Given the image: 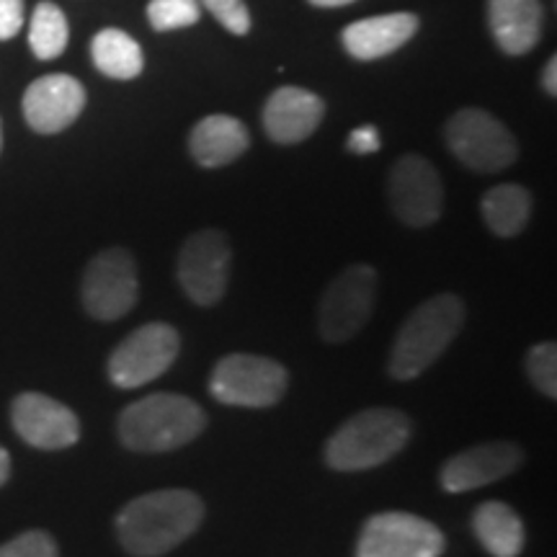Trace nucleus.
Wrapping results in <instances>:
<instances>
[{"label": "nucleus", "mask_w": 557, "mask_h": 557, "mask_svg": "<svg viewBox=\"0 0 557 557\" xmlns=\"http://www.w3.org/2000/svg\"><path fill=\"white\" fill-rule=\"evenodd\" d=\"M524 459V449L517 442H485L447 459L438 472V483L447 493H470L513 475Z\"/></svg>", "instance_id": "obj_14"}, {"label": "nucleus", "mask_w": 557, "mask_h": 557, "mask_svg": "<svg viewBox=\"0 0 557 557\" xmlns=\"http://www.w3.org/2000/svg\"><path fill=\"white\" fill-rule=\"evenodd\" d=\"M308 3L315 5V9H341V5H351L357 0H308Z\"/></svg>", "instance_id": "obj_32"}, {"label": "nucleus", "mask_w": 557, "mask_h": 557, "mask_svg": "<svg viewBox=\"0 0 557 557\" xmlns=\"http://www.w3.org/2000/svg\"><path fill=\"white\" fill-rule=\"evenodd\" d=\"M346 148L348 152H354V156H372V152H377L382 148V137L377 127H372V124H361L348 135L346 139Z\"/></svg>", "instance_id": "obj_29"}, {"label": "nucleus", "mask_w": 557, "mask_h": 557, "mask_svg": "<svg viewBox=\"0 0 557 557\" xmlns=\"http://www.w3.org/2000/svg\"><path fill=\"white\" fill-rule=\"evenodd\" d=\"M413 423L398 408H369L333 431L325 444V465L336 472L380 468L408 447Z\"/></svg>", "instance_id": "obj_4"}, {"label": "nucleus", "mask_w": 557, "mask_h": 557, "mask_svg": "<svg viewBox=\"0 0 557 557\" xmlns=\"http://www.w3.org/2000/svg\"><path fill=\"white\" fill-rule=\"evenodd\" d=\"M0 150H3V122H0Z\"/></svg>", "instance_id": "obj_33"}, {"label": "nucleus", "mask_w": 557, "mask_h": 557, "mask_svg": "<svg viewBox=\"0 0 557 557\" xmlns=\"http://www.w3.org/2000/svg\"><path fill=\"white\" fill-rule=\"evenodd\" d=\"M205 429V408L178 393H156L129 403L116 421L120 442L137 455L176 451L201 436Z\"/></svg>", "instance_id": "obj_2"}, {"label": "nucleus", "mask_w": 557, "mask_h": 557, "mask_svg": "<svg viewBox=\"0 0 557 557\" xmlns=\"http://www.w3.org/2000/svg\"><path fill=\"white\" fill-rule=\"evenodd\" d=\"M24 26V0H0V41L16 37Z\"/></svg>", "instance_id": "obj_28"}, {"label": "nucleus", "mask_w": 557, "mask_h": 557, "mask_svg": "<svg viewBox=\"0 0 557 557\" xmlns=\"http://www.w3.org/2000/svg\"><path fill=\"white\" fill-rule=\"evenodd\" d=\"M542 88L549 96H557V58H549L545 70H542Z\"/></svg>", "instance_id": "obj_30"}, {"label": "nucleus", "mask_w": 557, "mask_h": 557, "mask_svg": "<svg viewBox=\"0 0 557 557\" xmlns=\"http://www.w3.org/2000/svg\"><path fill=\"white\" fill-rule=\"evenodd\" d=\"M148 21L156 32L189 29L201 21L199 0H150Z\"/></svg>", "instance_id": "obj_24"}, {"label": "nucleus", "mask_w": 557, "mask_h": 557, "mask_svg": "<svg viewBox=\"0 0 557 557\" xmlns=\"http://www.w3.org/2000/svg\"><path fill=\"white\" fill-rule=\"evenodd\" d=\"M0 557H60V553L52 534L32 529V532L18 534V537L0 545Z\"/></svg>", "instance_id": "obj_26"}, {"label": "nucleus", "mask_w": 557, "mask_h": 557, "mask_svg": "<svg viewBox=\"0 0 557 557\" xmlns=\"http://www.w3.org/2000/svg\"><path fill=\"white\" fill-rule=\"evenodd\" d=\"M248 148V127L227 114L205 116L189 132V152L201 169H225L240 156H246Z\"/></svg>", "instance_id": "obj_19"}, {"label": "nucleus", "mask_w": 557, "mask_h": 557, "mask_svg": "<svg viewBox=\"0 0 557 557\" xmlns=\"http://www.w3.org/2000/svg\"><path fill=\"white\" fill-rule=\"evenodd\" d=\"M377 269L351 263L338 271L318 302V333L325 344H346L369 323L377 302Z\"/></svg>", "instance_id": "obj_5"}, {"label": "nucleus", "mask_w": 557, "mask_h": 557, "mask_svg": "<svg viewBox=\"0 0 557 557\" xmlns=\"http://www.w3.org/2000/svg\"><path fill=\"white\" fill-rule=\"evenodd\" d=\"M83 308L101 323H114L135 310L139 299L137 261L127 248H107L86 267L81 284Z\"/></svg>", "instance_id": "obj_8"}, {"label": "nucleus", "mask_w": 557, "mask_h": 557, "mask_svg": "<svg viewBox=\"0 0 557 557\" xmlns=\"http://www.w3.org/2000/svg\"><path fill=\"white\" fill-rule=\"evenodd\" d=\"M480 214L496 238H517L532 220V194L519 184H498L480 199Z\"/></svg>", "instance_id": "obj_21"}, {"label": "nucleus", "mask_w": 557, "mask_h": 557, "mask_svg": "<svg viewBox=\"0 0 557 557\" xmlns=\"http://www.w3.org/2000/svg\"><path fill=\"white\" fill-rule=\"evenodd\" d=\"M233 267V248L222 230L207 227L184 240L176 263L181 289L199 308H214L225 297Z\"/></svg>", "instance_id": "obj_9"}, {"label": "nucleus", "mask_w": 557, "mask_h": 557, "mask_svg": "<svg viewBox=\"0 0 557 557\" xmlns=\"http://www.w3.org/2000/svg\"><path fill=\"white\" fill-rule=\"evenodd\" d=\"M289 372L259 354H227L209 374V393L233 408H271L284 398Z\"/></svg>", "instance_id": "obj_6"}, {"label": "nucleus", "mask_w": 557, "mask_h": 557, "mask_svg": "<svg viewBox=\"0 0 557 557\" xmlns=\"http://www.w3.org/2000/svg\"><path fill=\"white\" fill-rule=\"evenodd\" d=\"M11 423L26 444L45 451L67 449L81 438L78 416L41 393H21L11 406Z\"/></svg>", "instance_id": "obj_13"}, {"label": "nucleus", "mask_w": 557, "mask_h": 557, "mask_svg": "<svg viewBox=\"0 0 557 557\" xmlns=\"http://www.w3.org/2000/svg\"><path fill=\"white\" fill-rule=\"evenodd\" d=\"M181 351L178 331L169 323H148L132 331L111 351L109 380L122 389H135L158 380L173 367Z\"/></svg>", "instance_id": "obj_10"}, {"label": "nucleus", "mask_w": 557, "mask_h": 557, "mask_svg": "<svg viewBox=\"0 0 557 557\" xmlns=\"http://www.w3.org/2000/svg\"><path fill=\"white\" fill-rule=\"evenodd\" d=\"M465 325V302L455 292H438L410 312L393 341L387 359L389 377L410 382L444 357Z\"/></svg>", "instance_id": "obj_3"}, {"label": "nucleus", "mask_w": 557, "mask_h": 557, "mask_svg": "<svg viewBox=\"0 0 557 557\" xmlns=\"http://www.w3.org/2000/svg\"><path fill=\"white\" fill-rule=\"evenodd\" d=\"M11 478V455L0 447V485H5V480Z\"/></svg>", "instance_id": "obj_31"}, {"label": "nucleus", "mask_w": 557, "mask_h": 557, "mask_svg": "<svg viewBox=\"0 0 557 557\" xmlns=\"http://www.w3.org/2000/svg\"><path fill=\"white\" fill-rule=\"evenodd\" d=\"M325 116V101L308 88L282 86L269 96L263 107V129L271 143L297 145L320 127Z\"/></svg>", "instance_id": "obj_16"}, {"label": "nucleus", "mask_w": 557, "mask_h": 557, "mask_svg": "<svg viewBox=\"0 0 557 557\" xmlns=\"http://www.w3.org/2000/svg\"><path fill=\"white\" fill-rule=\"evenodd\" d=\"M70 39V26L65 13L60 11V5L39 3L32 13V26H29V47L37 60H54L65 52Z\"/></svg>", "instance_id": "obj_23"}, {"label": "nucleus", "mask_w": 557, "mask_h": 557, "mask_svg": "<svg viewBox=\"0 0 557 557\" xmlns=\"http://www.w3.org/2000/svg\"><path fill=\"white\" fill-rule=\"evenodd\" d=\"M447 549L434 521L406 511H382L364 521L357 557H442Z\"/></svg>", "instance_id": "obj_11"}, {"label": "nucleus", "mask_w": 557, "mask_h": 557, "mask_svg": "<svg viewBox=\"0 0 557 557\" xmlns=\"http://www.w3.org/2000/svg\"><path fill=\"white\" fill-rule=\"evenodd\" d=\"M205 521V500L186 487L132 498L116 513V537L135 557H160L186 542Z\"/></svg>", "instance_id": "obj_1"}, {"label": "nucleus", "mask_w": 557, "mask_h": 557, "mask_svg": "<svg viewBox=\"0 0 557 557\" xmlns=\"http://www.w3.org/2000/svg\"><path fill=\"white\" fill-rule=\"evenodd\" d=\"M444 137L459 163L475 173H498L517 163L519 143L485 109H459L444 127Z\"/></svg>", "instance_id": "obj_7"}, {"label": "nucleus", "mask_w": 557, "mask_h": 557, "mask_svg": "<svg viewBox=\"0 0 557 557\" xmlns=\"http://www.w3.org/2000/svg\"><path fill=\"white\" fill-rule=\"evenodd\" d=\"M86 88L73 75H45L24 94V120L39 135H58L67 129L86 109Z\"/></svg>", "instance_id": "obj_15"}, {"label": "nucleus", "mask_w": 557, "mask_h": 557, "mask_svg": "<svg viewBox=\"0 0 557 557\" xmlns=\"http://www.w3.org/2000/svg\"><path fill=\"white\" fill-rule=\"evenodd\" d=\"M527 377L549 400L557 398V346L555 341H542L527 351Z\"/></svg>", "instance_id": "obj_25"}, {"label": "nucleus", "mask_w": 557, "mask_h": 557, "mask_svg": "<svg viewBox=\"0 0 557 557\" xmlns=\"http://www.w3.org/2000/svg\"><path fill=\"white\" fill-rule=\"evenodd\" d=\"M387 197L395 218L408 227H429L444 212V184L434 163L421 156H403L393 165Z\"/></svg>", "instance_id": "obj_12"}, {"label": "nucleus", "mask_w": 557, "mask_h": 557, "mask_svg": "<svg viewBox=\"0 0 557 557\" xmlns=\"http://www.w3.org/2000/svg\"><path fill=\"white\" fill-rule=\"evenodd\" d=\"M90 58L111 81H135L145 67L143 50L127 32L103 29L90 41Z\"/></svg>", "instance_id": "obj_22"}, {"label": "nucleus", "mask_w": 557, "mask_h": 557, "mask_svg": "<svg viewBox=\"0 0 557 557\" xmlns=\"http://www.w3.org/2000/svg\"><path fill=\"white\" fill-rule=\"evenodd\" d=\"M418 21L416 13H385V16H369L348 24L341 41L344 50L359 62H372L398 52L416 37Z\"/></svg>", "instance_id": "obj_17"}, {"label": "nucleus", "mask_w": 557, "mask_h": 557, "mask_svg": "<svg viewBox=\"0 0 557 557\" xmlns=\"http://www.w3.org/2000/svg\"><path fill=\"white\" fill-rule=\"evenodd\" d=\"M199 5H205L230 34H238V37H246L250 24H253L248 5L243 0H199Z\"/></svg>", "instance_id": "obj_27"}, {"label": "nucleus", "mask_w": 557, "mask_h": 557, "mask_svg": "<svg viewBox=\"0 0 557 557\" xmlns=\"http://www.w3.org/2000/svg\"><path fill=\"white\" fill-rule=\"evenodd\" d=\"M545 9L542 0H487V29L500 52L521 58L542 39Z\"/></svg>", "instance_id": "obj_18"}, {"label": "nucleus", "mask_w": 557, "mask_h": 557, "mask_svg": "<svg viewBox=\"0 0 557 557\" xmlns=\"http://www.w3.org/2000/svg\"><path fill=\"white\" fill-rule=\"evenodd\" d=\"M472 532L493 557H519L524 549V521L504 500H485L472 513Z\"/></svg>", "instance_id": "obj_20"}]
</instances>
